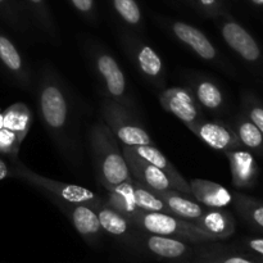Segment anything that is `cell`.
<instances>
[{
    "instance_id": "44dd1931",
    "label": "cell",
    "mask_w": 263,
    "mask_h": 263,
    "mask_svg": "<svg viewBox=\"0 0 263 263\" xmlns=\"http://www.w3.org/2000/svg\"><path fill=\"white\" fill-rule=\"evenodd\" d=\"M134 186H135V180L134 179L122 182L120 185H116V186L107 190V199L104 200L105 204L109 205L117 212L122 213L128 220L133 217L134 213L139 211L135 203V198H134Z\"/></svg>"
},
{
    "instance_id": "5b68a950",
    "label": "cell",
    "mask_w": 263,
    "mask_h": 263,
    "mask_svg": "<svg viewBox=\"0 0 263 263\" xmlns=\"http://www.w3.org/2000/svg\"><path fill=\"white\" fill-rule=\"evenodd\" d=\"M89 53L104 97L133 110L135 103L128 92L125 73L117 59L98 44L89 46Z\"/></svg>"
},
{
    "instance_id": "d590c367",
    "label": "cell",
    "mask_w": 263,
    "mask_h": 263,
    "mask_svg": "<svg viewBox=\"0 0 263 263\" xmlns=\"http://www.w3.org/2000/svg\"><path fill=\"white\" fill-rule=\"evenodd\" d=\"M222 263H256V262L251 261V259L248 258H244V257L234 256V257H229V258H226Z\"/></svg>"
},
{
    "instance_id": "5bb4252c",
    "label": "cell",
    "mask_w": 263,
    "mask_h": 263,
    "mask_svg": "<svg viewBox=\"0 0 263 263\" xmlns=\"http://www.w3.org/2000/svg\"><path fill=\"white\" fill-rule=\"evenodd\" d=\"M0 63L4 66L10 77L14 79L18 86L22 89H30L32 84L30 69L26 66L14 43L2 31H0Z\"/></svg>"
},
{
    "instance_id": "7402d4cb",
    "label": "cell",
    "mask_w": 263,
    "mask_h": 263,
    "mask_svg": "<svg viewBox=\"0 0 263 263\" xmlns=\"http://www.w3.org/2000/svg\"><path fill=\"white\" fill-rule=\"evenodd\" d=\"M32 115L30 108L23 103H15L3 112V126L14 133L23 141L30 131Z\"/></svg>"
},
{
    "instance_id": "d6986e66",
    "label": "cell",
    "mask_w": 263,
    "mask_h": 263,
    "mask_svg": "<svg viewBox=\"0 0 263 263\" xmlns=\"http://www.w3.org/2000/svg\"><path fill=\"white\" fill-rule=\"evenodd\" d=\"M195 225L215 236L217 240L229 238L235 231L234 217L229 212L223 211V208L208 207L204 215L195 222Z\"/></svg>"
},
{
    "instance_id": "d4e9b609",
    "label": "cell",
    "mask_w": 263,
    "mask_h": 263,
    "mask_svg": "<svg viewBox=\"0 0 263 263\" xmlns=\"http://www.w3.org/2000/svg\"><path fill=\"white\" fill-rule=\"evenodd\" d=\"M235 131L239 141L246 148L258 151L263 148V135L247 116H239L235 121Z\"/></svg>"
},
{
    "instance_id": "2e32d148",
    "label": "cell",
    "mask_w": 263,
    "mask_h": 263,
    "mask_svg": "<svg viewBox=\"0 0 263 263\" xmlns=\"http://www.w3.org/2000/svg\"><path fill=\"white\" fill-rule=\"evenodd\" d=\"M72 221V225L80 235L84 238H94L102 231L97 211L89 205L74 204V203L54 202Z\"/></svg>"
},
{
    "instance_id": "e0dca14e",
    "label": "cell",
    "mask_w": 263,
    "mask_h": 263,
    "mask_svg": "<svg viewBox=\"0 0 263 263\" xmlns=\"http://www.w3.org/2000/svg\"><path fill=\"white\" fill-rule=\"evenodd\" d=\"M225 156L228 157L229 163H230L233 184L239 189L253 186L257 179V174H258L253 156L241 148L225 152Z\"/></svg>"
},
{
    "instance_id": "277c9868",
    "label": "cell",
    "mask_w": 263,
    "mask_h": 263,
    "mask_svg": "<svg viewBox=\"0 0 263 263\" xmlns=\"http://www.w3.org/2000/svg\"><path fill=\"white\" fill-rule=\"evenodd\" d=\"M130 222L153 235L171 236V238L184 239L193 243L217 240L215 236L198 228L193 222L182 220L174 215H168V213L148 212V211L139 210L130 218Z\"/></svg>"
},
{
    "instance_id": "603a6c76",
    "label": "cell",
    "mask_w": 263,
    "mask_h": 263,
    "mask_svg": "<svg viewBox=\"0 0 263 263\" xmlns=\"http://www.w3.org/2000/svg\"><path fill=\"white\" fill-rule=\"evenodd\" d=\"M146 246L152 253L163 258H179L187 251L186 244L179 239L153 234L146 239Z\"/></svg>"
},
{
    "instance_id": "f1b7e54d",
    "label": "cell",
    "mask_w": 263,
    "mask_h": 263,
    "mask_svg": "<svg viewBox=\"0 0 263 263\" xmlns=\"http://www.w3.org/2000/svg\"><path fill=\"white\" fill-rule=\"evenodd\" d=\"M118 17L131 27H139L143 22V13L136 0H110Z\"/></svg>"
},
{
    "instance_id": "4dcf8cb0",
    "label": "cell",
    "mask_w": 263,
    "mask_h": 263,
    "mask_svg": "<svg viewBox=\"0 0 263 263\" xmlns=\"http://www.w3.org/2000/svg\"><path fill=\"white\" fill-rule=\"evenodd\" d=\"M244 108H246L247 117L258 127L263 135V107L258 102L254 100V98L247 97L244 100Z\"/></svg>"
},
{
    "instance_id": "8d00e7d4",
    "label": "cell",
    "mask_w": 263,
    "mask_h": 263,
    "mask_svg": "<svg viewBox=\"0 0 263 263\" xmlns=\"http://www.w3.org/2000/svg\"><path fill=\"white\" fill-rule=\"evenodd\" d=\"M256 7H263V0H249Z\"/></svg>"
},
{
    "instance_id": "1f68e13d",
    "label": "cell",
    "mask_w": 263,
    "mask_h": 263,
    "mask_svg": "<svg viewBox=\"0 0 263 263\" xmlns=\"http://www.w3.org/2000/svg\"><path fill=\"white\" fill-rule=\"evenodd\" d=\"M0 15L5 18L10 25L20 27L21 18L14 0H0Z\"/></svg>"
},
{
    "instance_id": "7c38bea8",
    "label": "cell",
    "mask_w": 263,
    "mask_h": 263,
    "mask_svg": "<svg viewBox=\"0 0 263 263\" xmlns=\"http://www.w3.org/2000/svg\"><path fill=\"white\" fill-rule=\"evenodd\" d=\"M170 30L180 43L190 48V50L194 51L200 59L207 62L217 61V49L207 37V35L198 27L181 21H174L170 23Z\"/></svg>"
},
{
    "instance_id": "8fae6325",
    "label": "cell",
    "mask_w": 263,
    "mask_h": 263,
    "mask_svg": "<svg viewBox=\"0 0 263 263\" xmlns=\"http://www.w3.org/2000/svg\"><path fill=\"white\" fill-rule=\"evenodd\" d=\"M220 31L225 43L244 61L251 63L259 61L262 53L258 43L240 23L231 18H226L221 22Z\"/></svg>"
},
{
    "instance_id": "d6a6232c",
    "label": "cell",
    "mask_w": 263,
    "mask_h": 263,
    "mask_svg": "<svg viewBox=\"0 0 263 263\" xmlns=\"http://www.w3.org/2000/svg\"><path fill=\"white\" fill-rule=\"evenodd\" d=\"M72 7L77 10L86 20L94 21L97 18V9H95V0H69Z\"/></svg>"
},
{
    "instance_id": "6da1fadb",
    "label": "cell",
    "mask_w": 263,
    "mask_h": 263,
    "mask_svg": "<svg viewBox=\"0 0 263 263\" xmlns=\"http://www.w3.org/2000/svg\"><path fill=\"white\" fill-rule=\"evenodd\" d=\"M37 108L43 125L67 161L81 164L71 91L62 77L45 64L37 84Z\"/></svg>"
},
{
    "instance_id": "836d02e7",
    "label": "cell",
    "mask_w": 263,
    "mask_h": 263,
    "mask_svg": "<svg viewBox=\"0 0 263 263\" xmlns=\"http://www.w3.org/2000/svg\"><path fill=\"white\" fill-rule=\"evenodd\" d=\"M248 247L254 252L256 254H258L259 257L263 259V238H256L248 240Z\"/></svg>"
},
{
    "instance_id": "3957f363",
    "label": "cell",
    "mask_w": 263,
    "mask_h": 263,
    "mask_svg": "<svg viewBox=\"0 0 263 263\" xmlns=\"http://www.w3.org/2000/svg\"><path fill=\"white\" fill-rule=\"evenodd\" d=\"M12 176L23 180L25 182L30 184L31 186L46 193L53 199V202H66L74 203V204H84L94 208L95 211L102 207L104 199L94 192L80 185L69 184V182L57 181V180L48 179L45 176L36 174L32 170L27 168L22 162H13L12 164Z\"/></svg>"
},
{
    "instance_id": "4316f807",
    "label": "cell",
    "mask_w": 263,
    "mask_h": 263,
    "mask_svg": "<svg viewBox=\"0 0 263 263\" xmlns=\"http://www.w3.org/2000/svg\"><path fill=\"white\" fill-rule=\"evenodd\" d=\"M25 3L31 14L33 15V18L37 22V25H40L41 28L53 40H59L58 28H57L55 22H54L49 5L46 4V0H25Z\"/></svg>"
},
{
    "instance_id": "83f0119b",
    "label": "cell",
    "mask_w": 263,
    "mask_h": 263,
    "mask_svg": "<svg viewBox=\"0 0 263 263\" xmlns=\"http://www.w3.org/2000/svg\"><path fill=\"white\" fill-rule=\"evenodd\" d=\"M234 204L244 218L263 230V204L261 202L236 193L234 194Z\"/></svg>"
},
{
    "instance_id": "8992f818",
    "label": "cell",
    "mask_w": 263,
    "mask_h": 263,
    "mask_svg": "<svg viewBox=\"0 0 263 263\" xmlns=\"http://www.w3.org/2000/svg\"><path fill=\"white\" fill-rule=\"evenodd\" d=\"M100 115L120 144L128 146L156 145L145 127L131 115L128 108L104 98L100 104Z\"/></svg>"
},
{
    "instance_id": "cb8c5ba5",
    "label": "cell",
    "mask_w": 263,
    "mask_h": 263,
    "mask_svg": "<svg viewBox=\"0 0 263 263\" xmlns=\"http://www.w3.org/2000/svg\"><path fill=\"white\" fill-rule=\"evenodd\" d=\"M97 215L103 230L115 236L126 235L130 231V226L133 225L127 217H125L122 213L117 212L113 208H110L105 203H103L102 207L98 208Z\"/></svg>"
},
{
    "instance_id": "52a82bcc",
    "label": "cell",
    "mask_w": 263,
    "mask_h": 263,
    "mask_svg": "<svg viewBox=\"0 0 263 263\" xmlns=\"http://www.w3.org/2000/svg\"><path fill=\"white\" fill-rule=\"evenodd\" d=\"M121 43L126 55L139 73L143 74L144 79L154 87L162 89L166 85V67L162 57L148 44L130 35L122 36Z\"/></svg>"
},
{
    "instance_id": "7a4b0ae2",
    "label": "cell",
    "mask_w": 263,
    "mask_h": 263,
    "mask_svg": "<svg viewBox=\"0 0 263 263\" xmlns=\"http://www.w3.org/2000/svg\"><path fill=\"white\" fill-rule=\"evenodd\" d=\"M87 138L97 177L105 190L133 179L120 143L104 121L91 125Z\"/></svg>"
},
{
    "instance_id": "e575fe53",
    "label": "cell",
    "mask_w": 263,
    "mask_h": 263,
    "mask_svg": "<svg viewBox=\"0 0 263 263\" xmlns=\"http://www.w3.org/2000/svg\"><path fill=\"white\" fill-rule=\"evenodd\" d=\"M12 177V166L5 159L0 158V180Z\"/></svg>"
},
{
    "instance_id": "9c48e42d",
    "label": "cell",
    "mask_w": 263,
    "mask_h": 263,
    "mask_svg": "<svg viewBox=\"0 0 263 263\" xmlns=\"http://www.w3.org/2000/svg\"><path fill=\"white\" fill-rule=\"evenodd\" d=\"M158 99L162 108L179 118L189 130L203 120L200 105L187 86H174L162 90Z\"/></svg>"
},
{
    "instance_id": "4fadbf2b",
    "label": "cell",
    "mask_w": 263,
    "mask_h": 263,
    "mask_svg": "<svg viewBox=\"0 0 263 263\" xmlns=\"http://www.w3.org/2000/svg\"><path fill=\"white\" fill-rule=\"evenodd\" d=\"M187 87L192 90L200 108L212 113H221L225 108V95L215 80L195 73L187 79Z\"/></svg>"
},
{
    "instance_id": "484cf974",
    "label": "cell",
    "mask_w": 263,
    "mask_h": 263,
    "mask_svg": "<svg viewBox=\"0 0 263 263\" xmlns=\"http://www.w3.org/2000/svg\"><path fill=\"white\" fill-rule=\"evenodd\" d=\"M134 198H135V203L138 205L139 210L148 211V212H162L172 215L171 210L168 205L159 198L158 195L151 189L145 187L144 185L139 184L135 180V186H134Z\"/></svg>"
},
{
    "instance_id": "ba28073f",
    "label": "cell",
    "mask_w": 263,
    "mask_h": 263,
    "mask_svg": "<svg viewBox=\"0 0 263 263\" xmlns=\"http://www.w3.org/2000/svg\"><path fill=\"white\" fill-rule=\"evenodd\" d=\"M121 149L130 168L131 176L139 184L144 185L152 192H167V190L180 192V186L168 174L141 158L128 145L121 144Z\"/></svg>"
},
{
    "instance_id": "9a60e30c",
    "label": "cell",
    "mask_w": 263,
    "mask_h": 263,
    "mask_svg": "<svg viewBox=\"0 0 263 263\" xmlns=\"http://www.w3.org/2000/svg\"><path fill=\"white\" fill-rule=\"evenodd\" d=\"M192 197L200 204L210 208H225L234 203V194L217 182L203 179L189 181Z\"/></svg>"
},
{
    "instance_id": "30bf717a",
    "label": "cell",
    "mask_w": 263,
    "mask_h": 263,
    "mask_svg": "<svg viewBox=\"0 0 263 263\" xmlns=\"http://www.w3.org/2000/svg\"><path fill=\"white\" fill-rule=\"evenodd\" d=\"M193 134L215 151L230 152L241 148V144L231 126L223 121L202 120L190 128Z\"/></svg>"
},
{
    "instance_id": "f546056e",
    "label": "cell",
    "mask_w": 263,
    "mask_h": 263,
    "mask_svg": "<svg viewBox=\"0 0 263 263\" xmlns=\"http://www.w3.org/2000/svg\"><path fill=\"white\" fill-rule=\"evenodd\" d=\"M200 14H204L211 18H217L225 14L221 0H187Z\"/></svg>"
},
{
    "instance_id": "ac0fdd59",
    "label": "cell",
    "mask_w": 263,
    "mask_h": 263,
    "mask_svg": "<svg viewBox=\"0 0 263 263\" xmlns=\"http://www.w3.org/2000/svg\"><path fill=\"white\" fill-rule=\"evenodd\" d=\"M164 203L168 205L172 215L176 217L186 220L195 225L198 220L202 217L208 210V207L198 203L194 198L176 192V190H167V192H154Z\"/></svg>"
},
{
    "instance_id": "ffe728a7",
    "label": "cell",
    "mask_w": 263,
    "mask_h": 263,
    "mask_svg": "<svg viewBox=\"0 0 263 263\" xmlns=\"http://www.w3.org/2000/svg\"><path fill=\"white\" fill-rule=\"evenodd\" d=\"M130 148L133 149L138 156H140L141 158H144L145 161H148L149 163L154 164L156 167L161 168L162 171L168 174L180 186V192L192 197V190H190L189 181H186V180L182 177V175L177 171V168L172 164V162H170V159L167 158L156 145H140L130 146Z\"/></svg>"
}]
</instances>
